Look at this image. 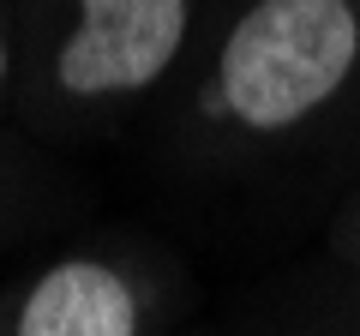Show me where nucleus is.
I'll use <instances>...</instances> for the list:
<instances>
[{
  "label": "nucleus",
  "instance_id": "nucleus-1",
  "mask_svg": "<svg viewBox=\"0 0 360 336\" xmlns=\"http://www.w3.org/2000/svg\"><path fill=\"white\" fill-rule=\"evenodd\" d=\"M354 60V0H252L222 42L217 91L246 132H288L342 91Z\"/></svg>",
  "mask_w": 360,
  "mask_h": 336
},
{
  "label": "nucleus",
  "instance_id": "nucleus-3",
  "mask_svg": "<svg viewBox=\"0 0 360 336\" xmlns=\"http://www.w3.org/2000/svg\"><path fill=\"white\" fill-rule=\"evenodd\" d=\"M6 336H144V295L120 264L72 252L18 295Z\"/></svg>",
  "mask_w": 360,
  "mask_h": 336
},
{
  "label": "nucleus",
  "instance_id": "nucleus-4",
  "mask_svg": "<svg viewBox=\"0 0 360 336\" xmlns=\"http://www.w3.org/2000/svg\"><path fill=\"white\" fill-rule=\"evenodd\" d=\"M0 84H6V42H0Z\"/></svg>",
  "mask_w": 360,
  "mask_h": 336
},
{
  "label": "nucleus",
  "instance_id": "nucleus-2",
  "mask_svg": "<svg viewBox=\"0 0 360 336\" xmlns=\"http://www.w3.org/2000/svg\"><path fill=\"white\" fill-rule=\"evenodd\" d=\"M186 42V0H78V25L60 49L72 96H132L168 72Z\"/></svg>",
  "mask_w": 360,
  "mask_h": 336
}]
</instances>
